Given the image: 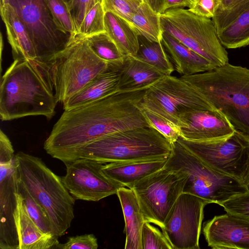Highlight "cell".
Returning a JSON list of instances; mask_svg holds the SVG:
<instances>
[{
	"mask_svg": "<svg viewBox=\"0 0 249 249\" xmlns=\"http://www.w3.org/2000/svg\"><path fill=\"white\" fill-rule=\"evenodd\" d=\"M178 142L207 165L242 182L249 160V137L238 130L221 139Z\"/></svg>",
	"mask_w": 249,
	"mask_h": 249,
	"instance_id": "11",
	"label": "cell"
},
{
	"mask_svg": "<svg viewBox=\"0 0 249 249\" xmlns=\"http://www.w3.org/2000/svg\"><path fill=\"white\" fill-rule=\"evenodd\" d=\"M105 13L102 1L98 2L84 17L76 35L86 38L106 32Z\"/></svg>",
	"mask_w": 249,
	"mask_h": 249,
	"instance_id": "33",
	"label": "cell"
},
{
	"mask_svg": "<svg viewBox=\"0 0 249 249\" xmlns=\"http://www.w3.org/2000/svg\"><path fill=\"white\" fill-rule=\"evenodd\" d=\"M141 241L142 249H173L163 232L147 222L143 225Z\"/></svg>",
	"mask_w": 249,
	"mask_h": 249,
	"instance_id": "35",
	"label": "cell"
},
{
	"mask_svg": "<svg viewBox=\"0 0 249 249\" xmlns=\"http://www.w3.org/2000/svg\"><path fill=\"white\" fill-rule=\"evenodd\" d=\"M105 26L106 33L124 56L137 54L139 47V35L127 21L107 12L105 13Z\"/></svg>",
	"mask_w": 249,
	"mask_h": 249,
	"instance_id": "25",
	"label": "cell"
},
{
	"mask_svg": "<svg viewBox=\"0 0 249 249\" xmlns=\"http://www.w3.org/2000/svg\"><path fill=\"white\" fill-rule=\"evenodd\" d=\"M97 239L93 234H85L69 237L67 242L58 243L54 249H97Z\"/></svg>",
	"mask_w": 249,
	"mask_h": 249,
	"instance_id": "38",
	"label": "cell"
},
{
	"mask_svg": "<svg viewBox=\"0 0 249 249\" xmlns=\"http://www.w3.org/2000/svg\"><path fill=\"white\" fill-rule=\"evenodd\" d=\"M18 192L30 217L43 232L53 234L49 216L44 209L31 195L18 178Z\"/></svg>",
	"mask_w": 249,
	"mask_h": 249,
	"instance_id": "31",
	"label": "cell"
},
{
	"mask_svg": "<svg viewBox=\"0 0 249 249\" xmlns=\"http://www.w3.org/2000/svg\"><path fill=\"white\" fill-rule=\"evenodd\" d=\"M222 45L236 49L249 44V9L241 14L218 35Z\"/></svg>",
	"mask_w": 249,
	"mask_h": 249,
	"instance_id": "28",
	"label": "cell"
},
{
	"mask_svg": "<svg viewBox=\"0 0 249 249\" xmlns=\"http://www.w3.org/2000/svg\"><path fill=\"white\" fill-rule=\"evenodd\" d=\"M249 9V0H220L212 18L217 35Z\"/></svg>",
	"mask_w": 249,
	"mask_h": 249,
	"instance_id": "30",
	"label": "cell"
},
{
	"mask_svg": "<svg viewBox=\"0 0 249 249\" xmlns=\"http://www.w3.org/2000/svg\"><path fill=\"white\" fill-rule=\"evenodd\" d=\"M120 68L109 64L107 70L63 104L64 110L97 101L120 91Z\"/></svg>",
	"mask_w": 249,
	"mask_h": 249,
	"instance_id": "19",
	"label": "cell"
},
{
	"mask_svg": "<svg viewBox=\"0 0 249 249\" xmlns=\"http://www.w3.org/2000/svg\"><path fill=\"white\" fill-rule=\"evenodd\" d=\"M180 78L198 90L236 130L249 137V69L228 63Z\"/></svg>",
	"mask_w": 249,
	"mask_h": 249,
	"instance_id": "4",
	"label": "cell"
},
{
	"mask_svg": "<svg viewBox=\"0 0 249 249\" xmlns=\"http://www.w3.org/2000/svg\"><path fill=\"white\" fill-rule=\"evenodd\" d=\"M190 0H163L161 14L169 9L188 8Z\"/></svg>",
	"mask_w": 249,
	"mask_h": 249,
	"instance_id": "41",
	"label": "cell"
},
{
	"mask_svg": "<svg viewBox=\"0 0 249 249\" xmlns=\"http://www.w3.org/2000/svg\"><path fill=\"white\" fill-rule=\"evenodd\" d=\"M54 22L64 33L74 37L76 32L68 3L64 0H44Z\"/></svg>",
	"mask_w": 249,
	"mask_h": 249,
	"instance_id": "32",
	"label": "cell"
},
{
	"mask_svg": "<svg viewBox=\"0 0 249 249\" xmlns=\"http://www.w3.org/2000/svg\"><path fill=\"white\" fill-rule=\"evenodd\" d=\"M57 103L46 62L36 59L14 60L1 78L2 121L29 116L51 119Z\"/></svg>",
	"mask_w": 249,
	"mask_h": 249,
	"instance_id": "2",
	"label": "cell"
},
{
	"mask_svg": "<svg viewBox=\"0 0 249 249\" xmlns=\"http://www.w3.org/2000/svg\"><path fill=\"white\" fill-rule=\"evenodd\" d=\"M139 107L151 111L180 127L179 115L196 110H213L195 88L180 77L165 75L145 90Z\"/></svg>",
	"mask_w": 249,
	"mask_h": 249,
	"instance_id": "10",
	"label": "cell"
},
{
	"mask_svg": "<svg viewBox=\"0 0 249 249\" xmlns=\"http://www.w3.org/2000/svg\"><path fill=\"white\" fill-rule=\"evenodd\" d=\"M18 240V249H54L59 243L53 234L43 232L30 217L22 197L17 194V206L14 214Z\"/></svg>",
	"mask_w": 249,
	"mask_h": 249,
	"instance_id": "21",
	"label": "cell"
},
{
	"mask_svg": "<svg viewBox=\"0 0 249 249\" xmlns=\"http://www.w3.org/2000/svg\"><path fill=\"white\" fill-rule=\"evenodd\" d=\"M65 0V1L67 3V2L66 0Z\"/></svg>",
	"mask_w": 249,
	"mask_h": 249,
	"instance_id": "45",
	"label": "cell"
},
{
	"mask_svg": "<svg viewBox=\"0 0 249 249\" xmlns=\"http://www.w3.org/2000/svg\"><path fill=\"white\" fill-rule=\"evenodd\" d=\"M188 176L165 167L137 182L132 189L137 198L144 222L161 229L178 197Z\"/></svg>",
	"mask_w": 249,
	"mask_h": 249,
	"instance_id": "9",
	"label": "cell"
},
{
	"mask_svg": "<svg viewBox=\"0 0 249 249\" xmlns=\"http://www.w3.org/2000/svg\"><path fill=\"white\" fill-rule=\"evenodd\" d=\"M15 162L18 180L44 209L53 233L65 234L74 218L75 198L65 187L62 177L56 175L37 157L18 152Z\"/></svg>",
	"mask_w": 249,
	"mask_h": 249,
	"instance_id": "5",
	"label": "cell"
},
{
	"mask_svg": "<svg viewBox=\"0 0 249 249\" xmlns=\"http://www.w3.org/2000/svg\"><path fill=\"white\" fill-rule=\"evenodd\" d=\"M125 222V249H142L141 235L144 220L137 198L132 189L120 188L116 194Z\"/></svg>",
	"mask_w": 249,
	"mask_h": 249,
	"instance_id": "24",
	"label": "cell"
},
{
	"mask_svg": "<svg viewBox=\"0 0 249 249\" xmlns=\"http://www.w3.org/2000/svg\"><path fill=\"white\" fill-rule=\"evenodd\" d=\"M18 178L12 143L0 133V249H18L14 214L17 206Z\"/></svg>",
	"mask_w": 249,
	"mask_h": 249,
	"instance_id": "13",
	"label": "cell"
},
{
	"mask_svg": "<svg viewBox=\"0 0 249 249\" xmlns=\"http://www.w3.org/2000/svg\"><path fill=\"white\" fill-rule=\"evenodd\" d=\"M242 182L248 187H249V160L247 165L245 174Z\"/></svg>",
	"mask_w": 249,
	"mask_h": 249,
	"instance_id": "43",
	"label": "cell"
},
{
	"mask_svg": "<svg viewBox=\"0 0 249 249\" xmlns=\"http://www.w3.org/2000/svg\"><path fill=\"white\" fill-rule=\"evenodd\" d=\"M226 213L249 220V191L229 198L218 204Z\"/></svg>",
	"mask_w": 249,
	"mask_h": 249,
	"instance_id": "37",
	"label": "cell"
},
{
	"mask_svg": "<svg viewBox=\"0 0 249 249\" xmlns=\"http://www.w3.org/2000/svg\"><path fill=\"white\" fill-rule=\"evenodd\" d=\"M145 90H120L65 110L45 141L44 149L51 156L110 134L149 126L138 106Z\"/></svg>",
	"mask_w": 249,
	"mask_h": 249,
	"instance_id": "1",
	"label": "cell"
},
{
	"mask_svg": "<svg viewBox=\"0 0 249 249\" xmlns=\"http://www.w3.org/2000/svg\"><path fill=\"white\" fill-rule=\"evenodd\" d=\"M161 42L174 70L181 76L203 72L216 67L165 32Z\"/></svg>",
	"mask_w": 249,
	"mask_h": 249,
	"instance_id": "20",
	"label": "cell"
},
{
	"mask_svg": "<svg viewBox=\"0 0 249 249\" xmlns=\"http://www.w3.org/2000/svg\"><path fill=\"white\" fill-rule=\"evenodd\" d=\"M46 64L56 102L62 104L109 65L93 52L85 38L78 35Z\"/></svg>",
	"mask_w": 249,
	"mask_h": 249,
	"instance_id": "6",
	"label": "cell"
},
{
	"mask_svg": "<svg viewBox=\"0 0 249 249\" xmlns=\"http://www.w3.org/2000/svg\"><path fill=\"white\" fill-rule=\"evenodd\" d=\"M119 89L122 91L146 89L165 76L135 56H125L119 69Z\"/></svg>",
	"mask_w": 249,
	"mask_h": 249,
	"instance_id": "23",
	"label": "cell"
},
{
	"mask_svg": "<svg viewBox=\"0 0 249 249\" xmlns=\"http://www.w3.org/2000/svg\"><path fill=\"white\" fill-rule=\"evenodd\" d=\"M220 4V0H190L188 10L203 17L213 18Z\"/></svg>",
	"mask_w": 249,
	"mask_h": 249,
	"instance_id": "40",
	"label": "cell"
},
{
	"mask_svg": "<svg viewBox=\"0 0 249 249\" xmlns=\"http://www.w3.org/2000/svg\"><path fill=\"white\" fill-rule=\"evenodd\" d=\"M72 0H66L67 3H68V4L69 2H70Z\"/></svg>",
	"mask_w": 249,
	"mask_h": 249,
	"instance_id": "44",
	"label": "cell"
},
{
	"mask_svg": "<svg viewBox=\"0 0 249 249\" xmlns=\"http://www.w3.org/2000/svg\"><path fill=\"white\" fill-rule=\"evenodd\" d=\"M85 39L90 48L99 58L117 67H121L125 56L106 32Z\"/></svg>",
	"mask_w": 249,
	"mask_h": 249,
	"instance_id": "29",
	"label": "cell"
},
{
	"mask_svg": "<svg viewBox=\"0 0 249 249\" xmlns=\"http://www.w3.org/2000/svg\"><path fill=\"white\" fill-rule=\"evenodd\" d=\"M33 41L36 59L47 62L62 51L71 37L60 31L44 0H10Z\"/></svg>",
	"mask_w": 249,
	"mask_h": 249,
	"instance_id": "12",
	"label": "cell"
},
{
	"mask_svg": "<svg viewBox=\"0 0 249 249\" xmlns=\"http://www.w3.org/2000/svg\"><path fill=\"white\" fill-rule=\"evenodd\" d=\"M65 164L66 173L62 177V181L75 200L98 201L116 194L120 188L124 186L103 173V162L78 159Z\"/></svg>",
	"mask_w": 249,
	"mask_h": 249,
	"instance_id": "15",
	"label": "cell"
},
{
	"mask_svg": "<svg viewBox=\"0 0 249 249\" xmlns=\"http://www.w3.org/2000/svg\"><path fill=\"white\" fill-rule=\"evenodd\" d=\"M172 147L164 167L187 175L183 193L218 204L249 191L242 181L212 168L178 142L172 143Z\"/></svg>",
	"mask_w": 249,
	"mask_h": 249,
	"instance_id": "7",
	"label": "cell"
},
{
	"mask_svg": "<svg viewBox=\"0 0 249 249\" xmlns=\"http://www.w3.org/2000/svg\"><path fill=\"white\" fill-rule=\"evenodd\" d=\"M172 143L155 128L143 126L104 136L79 147L52 154L64 164L89 159L106 164L152 159L168 158Z\"/></svg>",
	"mask_w": 249,
	"mask_h": 249,
	"instance_id": "3",
	"label": "cell"
},
{
	"mask_svg": "<svg viewBox=\"0 0 249 249\" xmlns=\"http://www.w3.org/2000/svg\"><path fill=\"white\" fill-rule=\"evenodd\" d=\"M0 15L14 59H36L35 47L28 30L10 0H0Z\"/></svg>",
	"mask_w": 249,
	"mask_h": 249,
	"instance_id": "18",
	"label": "cell"
},
{
	"mask_svg": "<svg viewBox=\"0 0 249 249\" xmlns=\"http://www.w3.org/2000/svg\"><path fill=\"white\" fill-rule=\"evenodd\" d=\"M157 12L161 14L163 0H145Z\"/></svg>",
	"mask_w": 249,
	"mask_h": 249,
	"instance_id": "42",
	"label": "cell"
},
{
	"mask_svg": "<svg viewBox=\"0 0 249 249\" xmlns=\"http://www.w3.org/2000/svg\"><path fill=\"white\" fill-rule=\"evenodd\" d=\"M100 1L102 0H72L68 3L76 34L86 14Z\"/></svg>",
	"mask_w": 249,
	"mask_h": 249,
	"instance_id": "39",
	"label": "cell"
},
{
	"mask_svg": "<svg viewBox=\"0 0 249 249\" xmlns=\"http://www.w3.org/2000/svg\"><path fill=\"white\" fill-rule=\"evenodd\" d=\"M168 158L109 162L102 170L108 178L132 189L137 182L163 168Z\"/></svg>",
	"mask_w": 249,
	"mask_h": 249,
	"instance_id": "22",
	"label": "cell"
},
{
	"mask_svg": "<svg viewBox=\"0 0 249 249\" xmlns=\"http://www.w3.org/2000/svg\"><path fill=\"white\" fill-rule=\"evenodd\" d=\"M209 204V201L194 195H180L161 229L173 249L200 248L204 209Z\"/></svg>",
	"mask_w": 249,
	"mask_h": 249,
	"instance_id": "14",
	"label": "cell"
},
{
	"mask_svg": "<svg viewBox=\"0 0 249 249\" xmlns=\"http://www.w3.org/2000/svg\"><path fill=\"white\" fill-rule=\"evenodd\" d=\"M139 108L150 126L156 129L171 143L177 141L180 136V127L178 126L151 111Z\"/></svg>",
	"mask_w": 249,
	"mask_h": 249,
	"instance_id": "34",
	"label": "cell"
},
{
	"mask_svg": "<svg viewBox=\"0 0 249 249\" xmlns=\"http://www.w3.org/2000/svg\"><path fill=\"white\" fill-rule=\"evenodd\" d=\"M203 232L213 249H249V220L229 213L206 221Z\"/></svg>",
	"mask_w": 249,
	"mask_h": 249,
	"instance_id": "17",
	"label": "cell"
},
{
	"mask_svg": "<svg viewBox=\"0 0 249 249\" xmlns=\"http://www.w3.org/2000/svg\"><path fill=\"white\" fill-rule=\"evenodd\" d=\"M160 17L163 32L215 67L229 63L227 52L220 42L210 18L196 15L184 8L169 9Z\"/></svg>",
	"mask_w": 249,
	"mask_h": 249,
	"instance_id": "8",
	"label": "cell"
},
{
	"mask_svg": "<svg viewBox=\"0 0 249 249\" xmlns=\"http://www.w3.org/2000/svg\"><path fill=\"white\" fill-rule=\"evenodd\" d=\"M145 0H102L105 12L112 13L128 23L133 15Z\"/></svg>",
	"mask_w": 249,
	"mask_h": 249,
	"instance_id": "36",
	"label": "cell"
},
{
	"mask_svg": "<svg viewBox=\"0 0 249 249\" xmlns=\"http://www.w3.org/2000/svg\"><path fill=\"white\" fill-rule=\"evenodd\" d=\"M139 47L137 58L152 66L165 75L175 71L161 42L149 40L139 35Z\"/></svg>",
	"mask_w": 249,
	"mask_h": 249,
	"instance_id": "27",
	"label": "cell"
},
{
	"mask_svg": "<svg viewBox=\"0 0 249 249\" xmlns=\"http://www.w3.org/2000/svg\"><path fill=\"white\" fill-rule=\"evenodd\" d=\"M181 137L189 140L208 141L227 138L236 129L219 111L196 110L179 115Z\"/></svg>",
	"mask_w": 249,
	"mask_h": 249,
	"instance_id": "16",
	"label": "cell"
},
{
	"mask_svg": "<svg viewBox=\"0 0 249 249\" xmlns=\"http://www.w3.org/2000/svg\"><path fill=\"white\" fill-rule=\"evenodd\" d=\"M160 16L145 0L133 15L129 23L139 35L160 42L163 32Z\"/></svg>",
	"mask_w": 249,
	"mask_h": 249,
	"instance_id": "26",
	"label": "cell"
}]
</instances>
